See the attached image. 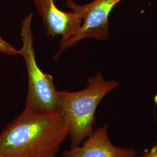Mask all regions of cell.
Here are the masks:
<instances>
[{"label":"cell","instance_id":"9","mask_svg":"<svg viewBox=\"0 0 157 157\" xmlns=\"http://www.w3.org/2000/svg\"></svg>","mask_w":157,"mask_h":157},{"label":"cell","instance_id":"10","mask_svg":"<svg viewBox=\"0 0 157 157\" xmlns=\"http://www.w3.org/2000/svg\"></svg>","mask_w":157,"mask_h":157},{"label":"cell","instance_id":"4","mask_svg":"<svg viewBox=\"0 0 157 157\" xmlns=\"http://www.w3.org/2000/svg\"><path fill=\"white\" fill-rule=\"evenodd\" d=\"M122 0H94L86 5H78L73 0H68L67 6L71 11L79 15L82 24L71 37L61 40L54 59L59 58L62 52L86 39L105 41L109 39L108 17L114 7Z\"/></svg>","mask_w":157,"mask_h":157},{"label":"cell","instance_id":"1","mask_svg":"<svg viewBox=\"0 0 157 157\" xmlns=\"http://www.w3.org/2000/svg\"><path fill=\"white\" fill-rule=\"evenodd\" d=\"M69 132L61 112L25 110L0 133L1 157H56Z\"/></svg>","mask_w":157,"mask_h":157},{"label":"cell","instance_id":"6","mask_svg":"<svg viewBox=\"0 0 157 157\" xmlns=\"http://www.w3.org/2000/svg\"><path fill=\"white\" fill-rule=\"evenodd\" d=\"M47 34L52 37L61 36L66 39L75 33L82 24L79 15L73 12L61 11L54 0H34Z\"/></svg>","mask_w":157,"mask_h":157},{"label":"cell","instance_id":"8","mask_svg":"<svg viewBox=\"0 0 157 157\" xmlns=\"http://www.w3.org/2000/svg\"><path fill=\"white\" fill-rule=\"evenodd\" d=\"M142 157H157V142L149 150L144 152Z\"/></svg>","mask_w":157,"mask_h":157},{"label":"cell","instance_id":"7","mask_svg":"<svg viewBox=\"0 0 157 157\" xmlns=\"http://www.w3.org/2000/svg\"><path fill=\"white\" fill-rule=\"evenodd\" d=\"M0 52L9 56H17L20 54L11 44L7 43L0 37Z\"/></svg>","mask_w":157,"mask_h":157},{"label":"cell","instance_id":"5","mask_svg":"<svg viewBox=\"0 0 157 157\" xmlns=\"http://www.w3.org/2000/svg\"><path fill=\"white\" fill-rule=\"evenodd\" d=\"M137 154L133 148L115 146L105 124L95 128L80 146L65 151L61 157H136Z\"/></svg>","mask_w":157,"mask_h":157},{"label":"cell","instance_id":"2","mask_svg":"<svg viewBox=\"0 0 157 157\" xmlns=\"http://www.w3.org/2000/svg\"><path fill=\"white\" fill-rule=\"evenodd\" d=\"M119 83L107 80L100 72L87 79V85L78 91H59L61 113L67 124L71 148L80 146L94 130L95 112L102 98Z\"/></svg>","mask_w":157,"mask_h":157},{"label":"cell","instance_id":"3","mask_svg":"<svg viewBox=\"0 0 157 157\" xmlns=\"http://www.w3.org/2000/svg\"><path fill=\"white\" fill-rule=\"evenodd\" d=\"M33 14L30 13L21 24L22 47L19 51L28 75V90L24 110L37 114L60 113L61 101L54 84L52 76L39 67L35 56L32 30Z\"/></svg>","mask_w":157,"mask_h":157}]
</instances>
